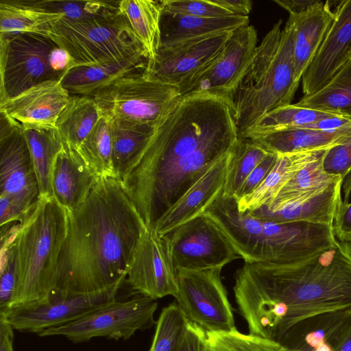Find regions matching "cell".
I'll use <instances>...</instances> for the list:
<instances>
[{"mask_svg":"<svg viewBox=\"0 0 351 351\" xmlns=\"http://www.w3.org/2000/svg\"><path fill=\"white\" fill-rule=\"evenodd\" d=\"M274 1L286 10L289 14L300 12L316 2L315 0H274Z\"/></svg>","mask_w":351,"mask_h":351,"instance_id":"49","label":"cell"},{"mask_svg":"<svg viewBox=\"0 0 351 351\" xmlns=\"http://www.w3.org/2000/svg\"><path fill=\"white\" fill-rule=\"evenodd\" d=\"M226 236L245 263H300L333 247L332 226L310 222L275 223L239 210L222 193L203 214Z\"/></svg>","mask_w":351,"mask_h":351,"instance_id":"4","label":"cell"},{"mask_svg":"<svg viewBox=\"0 0 351 351\" xmlns=\"http://www.w3.org/2000/svg\"><path fill=\"white\" fill-rule=\"evenodd\" d=\"M206 332L189 322L187 330L179 351H204Z\"/></svg>","mask_w":351,"mask_h":351,"instance_id":"46","label":"cell"},{"mask_svg":"<svg viewBox=\"0 0 351 351\" xmlns=\"http://www.w3.org/2000/svg\"><path fill=\"white\" fill-rule=\"evenodd\" d=\"M58 46L39 34L0 35V102L43 82L61 80L53 60Z\"/></svg>","mask_w":351,"mask_h":351,"instance_id":"9","label":"cell"},{"mask_svg":"<svg viewBox=\"0 0 351 351\" xmlns=\"http://www.w3.org/2000/svg\"><path fill=\"white\" fill-rule=\"evenodd\" d=\"M158 302L152 298L134 294L117 297L85 316L69 324L47 329L39 337L62 336L73 343L95 337L128 339L138 330L156 324L154 313Z\"/></svg>","mask_w":351,"mask_h":351,"instance_id":"10","label":"cell"},{"mask_svg":"<svg viewBox=\"0 0 351 351\" xmlns=\"http://www.w3.org/2000/svg\"><path fill=\"white\" fill-rule=\"evenodd\" d=\"M333 114H339L291 104L278 107L266 113L240 138L250 134L262 133L276 129L303 128Z\"/></svg>","mask_w":351,"mask_h":351,"instance_id":"37","label":"cell"},{"mask_svg":"<svg viewBox=\"0 0 351 351\" xmlns=\"http://www.w3.org/2000/svg\"><path fill=\"white\" fill-rule=\"evenodd\" d=\"M295 104L351 117V58L321 89L303 95Z\"/></svg>","mask_w":351,"mask_h":351,"instance_id":"33","label":"cell"},{"mask_svg":"<svg viewBox=\"0 0 351 351\" xmlns=\"http://www.w3.org/2000/svg\"><path fill=\"white\" fill-rule=\"evenodd\" d=\"M35 171L40 199L53 197L52 173L64 145L56 129H24Z\"/></svg>","mask_w":351,"mask_h":351,"instance_id":"30","label":"cell"},{"mask_svg":"<svg viewBox=\"0 0 351 351\" xmlns=\"http://www.w3.org/2000/svg\"><path fill=\"white\" fill-rule=\"evenodd\" d=\"M0 114V195L33 209L40 192L24 129L5 112Z\"/></svg>","mask_w":351,"mask_h":351,"instance_id":"15","label":"cell"},{"mask_svg":"<svg viewBox=\"0 0 351 351\" xmlns=\"http://www.w3.org/2000/svg\"><path fill=\"white\" fill-rule=\"evenodd\" d=\"M14 255L7 241L1 242L0 314L10 309L15 287Z\"/></svg>","mask_w":351,"mask_h":351,"instance_id":"42","label":"cell"},{"mask_svg":"<svg viewBox=\"0 0 351 351\" xmlns=\"http://www.w3.org/2000/svg\"><path fill=\"white\" fill-rule=\"evenodd\" d=\"M123 285L131 293L154 300L178 294L176 269L165 236L146 228L141 235L128 265Z\"/></svg>","mask_w":351,"mask_h":351,"instance_id":"14","label":"cell"},{"mask_svg":"<svg viewBox=\"0 0 351 351\" xmlns=\"http://www.w3.org/2000/svg\"><path fill=\"white\" fill-rule=\"evenodd\" d=\"M232 32L161 47L154 60L146 65L144 75L149 80L178 86L185 78L215 57L222 50Z\"/></svg>","mask_w":351,"mask_h":351,"instance_id":"17","label":"cell"},{"mask_svg":"<svg viewBox=\"0 0 351 351\" xmlns=\"http://www.w3.org/2000/svg\"><path fill=\"white\" fill-rule=\"evenodd\" d=\"M257 33L251 25L234 30L222 50L178 86L181 97L210 95L229 104L247 71L257 47Z\"/></svg>","mask_w":351,"mask_h":351,"instance_id":"11","label":"cell"},{"mask_svg":"<svg viewBox=\"0 0 351 351\" xmlns=\"http://www.w3.org/2000/svg\"><path fill=\"white\" fill-rule=\"evenodd\" d=\"M233 290L249 333L280 342L316 317L351 311V243L287 265L245 263Z\"/></svg>","mask_w":351,"mask_h":351,"instance_id":"2","label":"cell"},{"mask_svg":"<svg viewBox=\"0 0 351 351\" xmlns=\"http://www.w3.org/2000/svg\"><path fill=\"white\" fill-rule=\"evenodd\" d=\"M350 198H351V194H350Z\"/></svg>","mask_w":351,"mask_h":351,"instance_id":"53","label":"cell"},{"mask_svg":"<svg viewBox=\"0 0 351 351\" xmlns=\"http://www.w3.org/2000/svg\"><path fill=\"white\" fill-rule=\"evenodd\" d=\"M282 24L280 19L257 46L230 101L239 138L268 112L291 104L298 88L291 29Z\"/></svg>","mask_w":351,"mask_h":351,"instance_id":"6","label":"cell"},{"mask_svg":"<svg viewBox=\"0 0 351 351\" xmlns=\"http://www.w3.org/2000/svg\"><path fill=\"white\" fill-rule=\"evenodd\" d=\"M46 36L69 54L76 66L107 64L145 54L119 10L87 19H61L49 25Z\"/></svg>","mask_w":351,"mask_h":351,"instance_id":"7","label":"cell"},{"mask_svg":"<svg viewBox=\"0 0 351 351\" xmlns=\"http://www.w3.org/2000/svg\"><path fill=\"white\" fill-rule=\"evenodd\" d=\"M67 222V210L53 197L40 198L23 224L1 237L8 242L15 263L9 310L43 302L53 291Z\"/></svg>","mask_w":351,"mask_h":351,"instance_id":"5","label":"cell"},{"mask_svg":"<svg viewBox=\"0 0 351 351\" xmlns=\"http://www.w3.org/2000/svg\"><path fill=\"white\" fill-rule=\"evenodd\" d=\"M324 155L295 173L282 187L272 204L266 208L271 210H276L342 178L340 176L330 174L324 170Z\"/></svg>","mask_w":351,"mask_h":351,"instance_id":"35","label":"cell"},{"mask_svg":"<svg viewBox=\"0 0 351 351\" xmlns=\"http://www.w3.org/2000/svg\"><path fill=\"white\" fill-rule=\"evenodd\" d=\"M334 21L302 77L304 96L326 85L351 58V0L336 6Z\"/></svg>","mask_w":351,"mask_h":351,"instance_id":"18","label":"cell"},{"mask_svg":"<svg viewBox=\"0 0 351 351\" xmlns=\"http://www.w3.org/2000/svg\"><path fill=\"white\" fill-rule=\"evenodd\" d=\"M121 289L69 296L52 293L43 302L11 308L3 315L14 330L38 335L75 321L112 301Z\"/></svg>","mask_w":351,"mask_h":351,"instance_id":"16","label":"cell"},{"mask_svg":"<svg viewBox=\"0 0 351 351\" xmlns=\"http://www.w3.org/2000/svg\"><path fill=\"white\" fill-rule=\"evenodd\" d=\"M61 19L62 14L33 8L21 1H0V35L35 33L46 36L49 25Z\"/></svg>","mask_w":351,"mask_h":351,"instance_id":"31","label":"cell"},{"mask_svg":"<svg viewBox=\"0 0 351 351\" xmlns=\"http://www.w3.org/2000/svg\"><path fill=\"white\" fill-rule=\"evenodd\" d=\"M93 97L103 117L154 132L182 99L177 86L149 80L144 71L119 77Z\"/></svg>","mask_w":351,"mask_h":351,"instance_id":"8","label":"cell"},{"mask_svg":"<svg viewBox=\"0 0 351 351\" xmlns=\"http://www.w3.org/2000/svg\"><path fill=\"white\" fill-rule=\"evenodd\" d=\"M147 57L137 53L125 60L107 64L79 66L69 70L61 83L71 96L93 97L96 92L127 74L145 71Z\"/></svg>","mask_w":351,"mask_h":351,"instance_id":"26","label":"cell"},{"mask_svg":"<svg viewBox=\"0 0 351 351\" xmlns=\"http://www.w3.org/2000/svg\"><path fill=\"white\" fill-rule=\"evenodd\" d=\"M350 132L351 129L324 131L292 127L250 134L244 138H250L266 152L280 156L298 152L327 150L339 144Z\"/></svg>","mask_w":351,"mask_h":351,"instance_id":"24","label":"cell"},{"mask_svg":"<svg viewBox=\"0 0 351 351\" xmlns=\"http://www.w3.org/2000/svg\"><path fill=\"white\" fill-rule=\"evenodd\" d=\"M14 330L7 317L0 314V351H14Z\"/></svg>","mask_w":351,"mask_h":351,"instance_id":"48","label":"cell"},{"mask_svg":"<svg viewBox=\"0 0 351 351\" xmlns=\"http://www.w3.org/2000/svg\"><path fill=\"white\" fill-rule=\"evenodd\" d=\"M239 139L226 99L210 95L182 98L120 180L147 228L153 230Z\"/></svg>","mask_w":351,"mask_h":351,"instance_id":"1","label":"cell"},{"mask_svg":"<svg viewBox=\"0 0 351 351\" xmlns=\"http://www.w3.org/2000/svg\"><path fill=\"white\" fill-rule=\"evenodd\" d=\"M228 155L212 166L160 218L153 228L158 235L165 236L202 215L212 205L223 192Z\"/></svg>","mask_w":351,"mask_h":351,"instance_id":"20","label":"cell"},{"mask_svg":"<svg viewBox=\"0 0 351 351\" xmlns=\"http://www.w3.org/2000/svg\"><path fill=\"white\" fill-rule=\"evenodd\" d=\"M222 268L176 270V302L189 322L206 332L236 329L232 308L222 282Z\"/></svg>","mask_w":351,"mask_h":351,"instance_id":"12","label":"cell"},{"mask_svg":"<svg viewBox=\"0 0 351 351\" xmlns=\"http://www.w3.org/2000/svg\"><path fill=\"white\" fill-rule=\"evenodd\" d=\"M67 212V231L51 293L69 296L122 288L147 227L121 181L99 179L86 199Z\"/></svg>","mask_w":351,"mask_h":351,"instance_id":"3","label":"cell"},{"mask_svg":"<svg viewBox=\"0 0 351 351\" xmlns=\"http://www.w3.org/2000/svg\"><path fill=\"white\" fill-rule=\"evenodd\" d=\"M342 192L344 196L343 200L346 202H349L351 194V171L343 179L342 184Z\"/></svg>","mask_w":351,"mask_h":351,"instance_id":"51","label":"cell"},{"mask_svg":"<svg viewBox=\"0 0 351 351\" xmlns=\"http://www.w3.org/2000/svg\"><path fill=\"white\" fill-rule=\"evenodd\" d=\"M109 121L113 165L117 177L121 180L155 132L122 121Z\"/></svg>","mask_w":351,"mask_h":351,"instance_id":"32","label":"cell"},{"mask_svg":"<svg viewBox=\"0 0 351 351\" xmlns=\"http://www.w3.org/2000/svg\"><path fill=\"white\" fill-rule=\"evenodd\" d=\"M101 117L93 97L71 96L56 123L64 146L77 151Z\"/></svg>","mask_w":351,"mask_h":351,"instance_id":"29","label":"cell"},{"mask_svg":"<svg viewBox=\"0 0 351 351\" xmlns=\"http://www.w3.org/2000/svg\"><path fill=\"white\" fill-rule=\"evenodd\" d=\"M343 180L271 210L263 206L250 211L254 216L275 223L310 222L332 226Z\"/></svg>","mask_w":351,"mask_h":351,"instance_id":"22","label":"cell"},{"mask_svg":"<svg viewBox=\"0 0 351 351\" xmlns=\"http://www.w3.org/2000/svg\"><path fill=\"white\" fill-rule=\"evenodd\" d=\"M267 154L250 138H239L228 157L222 194L234 197L247 176Z\"/></svg>","mask_w":351,"mask_h":351,"instance_id":"36","label":"cell"},{"mask_svg":"<svg viewBox=\"0 0 351 351\" xmlns=\"http://www.w3.org/2000/svg\"><path fill=\"white\" fill-rule=\"evenodd\" d=\"M118 10L129 25L136 40L143 49L147 64L152 62L161 47L160 1L122 0Z\"/></svg>","mask_w":351,"mask_h":351,"instance_id":"28","label":"cell"},{"mask_svg":"<svg viewBox=\"0 0 351 351\" xmlns=\"http://www.w3.org/2000/svg\"><path fill=\"white\" fill-rule=\"evenodd\" d=\"M313 351H333V349L331 346L325 342L314 349Z\"/></svg>","mask_w":351,"mask_h":351,"instance_id":"52","label":"cell"},{"mask_svg":"<svg viewBox=\"0 0 351 351\" xmlns=\"http://www.w3.org/2000/svg\"><path fill=\"white\" fill-rule=\"evenodd\" d=\"M219 6L226 9L234 15L247 16L252 8L250 0H213Z\"/></svg>","mask_w":351,"mask_h":351,"instance_id":"47","label":"cell"},{"mask_svg":"<svg viewBox=\"0 0 351 351\" xmlns=\"http://www.w3.org/2000/svg\"><path fill=\"white\" fill-rule=\"evenodd\" d=\"M278 156L268 153L245 179L234 197L239 200L251 193L267 177L276 164Z\"/></svg>","mask_w":351,"mask_h":351,"instance_id":"44","label":"cell"},{"mask_svg":"<svg viewBox=\"0 0 351 351\" xmlns=\"http://www.w3.org/2000/svg\"><path fill=\"white\" fill-rule=\"evenodd\" d=\"M332 231L337 241L351 243V202H346L342 199L339 202L334 216Z\"/></svg>","mask_w":351,"mask_h":351,"instance_id":"45","label":"cell"},{"mask_svg":"<svg viewBox=\"0 0 351 351\" xmlns=\"http://www.w3.org/2000/svg\"><path fill=\"white\" fill-rule=\"evenodd\" d=\"M165 236L176 270L223 268L241 258L219 228L204 215Z\"/></svg>","mask_w":351,"mask_h":351,"instance_id":"13","label":"cell"},{"mask_svg":"<svg viewBox=\"0 0 351 351\" xmlns=\"http://www.w3.org/2000/svg\"><path fill=\"white\" fill-rule=\"evenodd\" d=\"M280 342L237 329L206 332L204 351H289Z\"/></svg>","mask_w":351,"mask_h":351,"instance_id":"40","label":"cell"},{"mask_svg":"<svg viewBox=\"0 0 351 351\" xmlns=\"http://www.w3.org/2000/svg\"><path fill=\"white\" fill-rule=\"evenodd\" d=\"M163 11L203 18L234 15L213 0H162Z\"/></svg>","mask_w":351,"mask_h":351,"instance_id":"41","label":"cell"},{"mask_svg":"<svg viewBox=\"0 0 351 351\" xmlns=\"http://www.w3.org/2000/svg\"><path fill=\"white\" fill-rule=\"evenodd\" d=\"M99 179L76 150L64 146L53 169V197L66 210H74L86 199Z\"/></svg>","mask_w":351,"mask_h":351,"instance_id":"23","label":"cell"},{"mask_svg":"<svg viewBox=\"0 0 351 351\" xmlns=\"http://www.w3.org/2000/svg\"><path fill=\"white\" fill-rule=\"evenodd\" d=\"M77 152L99 179H118L113 165L112 137L108 119L101 117Z\"/></svg>","mask_w":351,"mask_h":351,"instance_id":"34","label":"cell"},{"mask_svg":"<svg viewBox=\"0 0 351 351\" xmlns=\"http://www.w3.org/2000/svg\"><path fill=\"white\" fill-rule=\"evenodd\" d=\"M189 321L175 301L164 307L156 322L149 351H179Z\"/></svg>","mask_w":351,"mask_h":351,"instance_id":"38","label":"cell"},{"mask_svg":"<svg viewBox=\"0 0 351 351\" xmlns=\"http://www.w3.org/2000/svg\"><path fill=\"white\" fill-rule=\"evenodd\" d=\"M335 19L329 1H316L306 10L290 14L287 21L293 38V56L295 80L301 79Z\"/></svg>","mask_w":351,"mask_h":351,"instance_id":"21","label":"cell"},{"mask_svg":"<svg viewBox=\"0 0 351 351\" xmlns=\"http://www.w3.org/2000/svg\"><path fill=\"white\" fill-rule=\"evenodd\" d=\"M70 98L61 80H50L0 102V111L23 129H56L58 119Z\"/></svg>","mask_w":351,"mask_h":351,"instance_id":"19","label":"cell"},{"mask_svg":"<svg viewBox=\"0 0 351 351\" xmlns=\"http://www.w3.org/2000/svg\"><path fill=\"white\" fill-rule=\"evenodd\" d=\"M324 170L344 179L351 171V132L339 144L327 149L323 156Z\"/></svg>","mask_w":351,"mask_h":351,"instance_id":"43","label":"cell"},{"mask_svg":"<svg viewBox=\"0 0 351 351\" xmlns=\"http://www.w3.org/2000/svg\"><path fill=\"white\" fill-rule=\"evenodd\" d=\"M326 150L305 151L280 155L272 169L249 195L237 201L241 212L269 207L282 187L300 170L323 156Z\"/></svg>","mask_w":351,"mask_h":351,"instance_id":"27","label":"cell"},{"mask_svg":"<svg viewBox=\"0 0 351 351\" xmlns=\"http://www.w3.org/2000/svg\"><path fill=\"white\" fill-rule=\"evenodd\" d=\"M249 24L250 19L247 16L203 18L162 10L160 22L161 47L225 32H232Z\"/></svg>","mask_w":351,"mask_h":351,"instance_id":"25","label":"cell"},{"mask_svg":"<svg viewBox=\"0 0 351 351\" xmlns=\"http://www.w3.org/2000/svg\"><path fill=\"white\" fill-rule=\"evenodd\" d=\"M33 8L63 16L71 21L105 16L118 11L119 1H21Z\"/></svg>","mask_w":351,"mask_h":351,"instance_id":"39","label":"cell"},{"mask_svg":"<svg viewBox=\"0 0 351 351\" xmlns=\"http://www.w3.org/2000/svg\"><path fill=\"white\" fill-rule=\"evenodd\" d=\"M333 351H351V322L331 344Z\"/></svg>","mask_w":351,"mask_h":351,"instance_id":"50","label":"cell"}]
</instances>
